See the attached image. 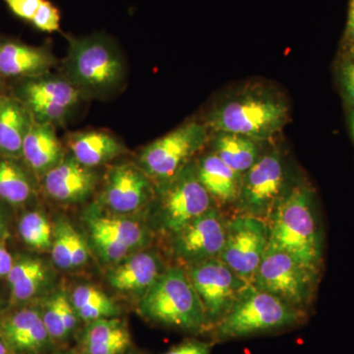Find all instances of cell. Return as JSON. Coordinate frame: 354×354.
<instances>
[{"mask_svg": "<svg viewBox=\"0 0 354 354\" xmlns=\"http://www.w3.org/2000/svg\"><path fill=\"white\" fill-rule=\"evenodd\" d=\"M270 244L286 251L321 274L323 232L315 193L307 183L291 184L267 221Z\"/></svg>", "mask_w": 354, "mask_h": 354, "instance_id": "6da1fadb", "label": "cell"}, {"mask_svg": "<svg viewBox=\"0 0 354 354\" xmlns=\"http://www.w3.org/2000/svg\"><path fill=\"white\" fill-rule=\"evenodd\" d=\"M288 120L290 106L285 97L274 88L254 85L218 102L206 125L216 132L234 133L263 143L279 134Z\"/></svg>", "mask_w": 354, "mask_h": 354, "instance_id": "7a4b0ae2", "label": "cell"}, {"mask_svg": "<svg viewBox=\"0 0 354 354\" xmlns=\"http://www.w3.org/2000/svg\"><path fill=\"white\" fill-rule=\"evenodd\" d=\"M137 307L142 318L160 327L193 335L209 332L201 300L180 266L167 267Z\"/></svg>", "mask_w": 354, "mask_h": 354, "instance_id": "3957f363", "label": "cell"}, {"mask_svg": "<svg viewBox=\"0 0 354 354\" xmlns=\"http://www.w3.org/2000/svg\"><path fill=\"white\" fill-rule=\"evenodd\" d=\"M308 312L247 285L225 317L209 333L214 342H228L254 335L295 329L307 321Z\"/></svg>", "mask_w": 354, "mask_h": 354, "instance_id": "277c9868", "label": "cell"}, {"mask_svg": "<svg viewBox=\"0 0 354 354\" xmlns=\"http://www.w3.org/2000/svg\"><path fill=\"white\" fill-rule=\"evenodd\" d=\"M67 39L64 76L84 97H104L122 86L127 67L111 39L102 35Z\"/></svg>", "mask_w": 354, "mask_h": 354, "instance_id": "5b68a950", "label": "cell"}, {"mask_svg": "<svg viewBox=\"0 0 354 354\" xmlns=\"http://www.w3.org/2000/svg\"><path fill=\"white\" fill-rule=\"evenodd\" d=\"M214 206L198 179L196 164L191 162L169 181L156 185L150 225L153 232L171 237Z\"/></svg>", "mask_w": 354, "mask_h": 354, "instance_id": "8992f818", "label": "cell"}, {"mask_svg": "<svg viewBox=\"0 0 354 354\" xmlns=\"http://www.w3.org/2000/svg\"><path fill=\"white\" fill-rule=\"evenodd\" d=\"M83 220L91 250L104 264H116L152 244L153 230L138 216L116 215L95 203Z\"/></svg>", "mask_w": 354, "mask_h": 354, "instance_id": "52a82bcc", "label": "cell"}, {"mask_svg": "<svg viewBox=\"0 0 354 354\" xmlns=\"http://www.w3.org/2000/svg\"><path fill=\"white\" fill-rule=\"evenodd\" d=\"M320 276L290 254L269 243L251 285L307 311L315 298Z\"/></svg>", "mask_w": 354, "mask_h": 354, "instance_id": "ba28073f", "label": "cell"}, {"mask_svg": "<svg viewBox=\"0 0 354 354\" xmlns=\"http://www.w3.org/2000/svg\"><path fill=\"white\" fill-rule=\"evenodd\" d=\"M209 138V127L190 121L147 145L139 155V167L156 185L183 171Z\"/></svg>", "mask_w": 354, "mask_h": 354, "instance_id": "9c48e42d", "label": "cell"}, {"mask_svg": "<svg viewBox=\"0 0 354 354\" xmlns=\"http://www.w3.org/2000/svg\"><path fill=\"white\" fill-rule=\"evenodd\" d=\"M290 185L285 157L274 147L243 174L241 194L234 204L236 214L267 221Z\"/></svg>", "mask_w": 354, "mask_h": 354, "instance_id": "30bf717a", "label": "cell"}, {"mask_svg": "<svg viewBox=\"0 0 354 354\" xmlns=\"http://www.w3.org/2000/svg\"><path fill=\"white\" fill-rule=\"evenodd\" d=\"M269 243L267 221L236 214L227 221L225 245L218 259L251 285Z\"/></svg>", "mask_w": 354, "mask_h": 354, "instance_id": "8fae6325", "label": "cell"}, {"mask_svg": "<svg viewBox=\"0 0 354 354\" xmlns=\"http://www.w3.org/2000/svg\"><path fill=\"white\" fill-rule=\"evenodd\" d=\"M18 99L31 111L36 122L62 124L84 99L64 75L46 73L26 78L18 88Z\"/></svg>", "mask_w": 354, "mask_h": 354, "instance_id": "7c38bea8", "label": "cell"}, {"mask_svg": "<svg viewBox=\"0 0 354 354\" xmlns=\"http://www.w3.org/2000/svg\"><path fill=\"white\" fill-rule=\"evenodd\" d=\"M227 221L220 208L214 206L171 235V253L177 266L187 269L220 258L225 245Z\"/></svg>", "mask_w": 354, "mask_h": 354, "instance_id": "4fadbf2b", "label": "cell"}, {"mask_svg": "<svg viewBox=\"0 0 354 354\" xmlns=\"http://www.w3.org/2000/svg\"><path fill=\"white\" fill-rule=\"evenodd\" d=\"M185 270L201 300L211 330L225 317L249 283L239 278L218 258Z\"/></svg>", "mask_w": 354, "mask_h": 354, "instance_id": "5bb4252c", "label": "cell"}, {"mask_svg": "<svg viewBox=\"0 0 354 354\" xmlns=\"http://www.w3.org/2000/svg\"><path fill=\"white\" fill-rule=\"evenodd\" d=\"M155 195V183L139 165L121 164L106 174L99 204L116 215L136 216L149 209Z\"/></svg>", "mask_w": 354, "mask_h": 354, "instance_id": "9a60e30c", "label": "cell"}, {"mask_svg": "<svg viewBox=\"0 0 354 354\" xmlns=\"http://www.w3.org/2000/svg\"><path fill=\"white\" fill-rule=\"evenodd\" d=\"M167 269L160 254L156 249L147 248L109 266L106 281L118 295L139 301Z\"/></svg>", "mask_w": 354, "mask_h": 354, "instance_id": "2e32d148", "label": "cell"}, {"mask_svg": "<svg viewBox=\"0 0 354 354\" xmlns=\"http://www.w3.org/2000/svg\"><path fill=\"white\" fill-rule=\"evenodd\" d=\"M0 337L12 354H50L55 346L39 308H22L3 317Z\"/></svg>", "mask_w": 354, "mask_h": 354, "instance_id": "e0dca14e", "label": "cell"}, {"mask_svg": "<svg viewBox=\"0 0 354 354\" xmlns=\"http://www.w3.org/2000/svg\"><path fill=\"white\" fill-rule=\"evenodd\" d=\"M94 169L80 164L71 153L43 177L44 192L53 201L77 204L86 201L97 187Z\"/></svg>", "mask_w": 354, "mask_h": 354, "instance_id": "ac0fdd59", "label": "cell"}, {"mask_svg": "<svg viewBox=\"0 0 354 354\" xmlns=\"http://www.w3.org/2000/svg\"><path fill=\"white\" fill-rule=\"evenodd\" d=\"M79 354H132L128 324L120 317L86 324L79 337Z\"/></svg>", "mask_w": 354, "mask_h": 354, "instance_id": "d6986e66", "label": "cell"}, {"mask_svg": "<svg viewBox=\"0 0 354 354\" xmlns=\"http://www.w3.org/2000/svg\"><path fill=\"white\" fill-rule=\"evenodd\" d=\"M57 58L48 48L16 41L0 43V74L2 77L32 78L50 73Z\"/></svg>", "mask_w": 354, "mask_h": 354, "instance_id": "ffe728a7", "label": "cell"}, {"mask_svg": "<svg viewBox=\"0 0 354 354\" xmlns=\"http://www.w3.org/2000/svg\"><path fill=\"white\" fill-rule=\"evenodd\" d=\"M65 157L64 147L55 127L34 121L22 148L26 165L37 176L44 177Z\"/></svg>", "mask_w": 354, "mask_h": 354, "instance_id": "44dd1931", "label": "cell"}, {"mask_svg": "<svg viewBox=\"0 0 354 354\" xmlns=\"http://www.w3.org/2000/svg\"><path fill=\"white\" fill-rule=\"evenodd\" d=\"M198 179L216 204L234 205L241 194L243 174L223 162L215 153H206L196 164Z\"/></svg>", "mask_w": 354, "mask_h": 354, "instance_id": "7402d4cb", "label": "cell"}, {"mask_svg": "<svg viewBox=\"0 0 354 354\" xmlns=\"http://www.w3.org/2000/svg\"><path fill=\"white\" fill-rule=\"evenodd\" d=\"M34 121L18 97L0 95V153L4 158L22 157L23 143Z\"/></svg>", "mask_w": 354, "mask_h": 354, "instance_id": "603a6c76", "label": "cell"}, {"mask_svg": "<svg viewBox=\"0 0 354 354\" xmlns=\"http://www.w3.org/2000/svg\"><path fill=\"white\" fill-rule=\"evenodd\" d=\"M91 248L87 239L67 218H58L53 225L51 260L62 271H76L88 264Z\"/></svg>", "mask_w": 354, "mask_h": 354, "instance_id": "cb8c5ba5", "label": "cell"}, {"mask_svg": "<svg viewBox=\"0 0 354 354\" xmlns=\"http://www.w3.org/2000/svg\"><path fill=\"white\" fill-rule=\"evenodd\" d=\"M68 145L71 155L80 164L91 169L106 164L127 151L113 135L97 130L71 135Z\"/></svg>", "mask_w": 354, "mask_h": 354, "instance_id": "d4e9b609", "label": "cell"}, {"mask_svg": "<svg viewBox=\"0 0 354 354\" xmlns=\"http://www.w3.org/2000/svg\"><path fill=\"white\" fill-rule=\"evenodd\" d=\"M44 326L55 346L68 342L81 322L69 295L59 288L44 298L39 307Z\"/></svg>", "mask_w": 354, "mask_h": 354, "instance_id": "484cf974", "label": "cell"}, {"mask_svg": "<svg viewBox=\"0 0 354 354\" xmlns=\"http://www.w3.org/2000/svg\"><path fill=\"white\" fill-rule=\"evenodd\" d=\"M7 279L10 286L11 299L14 302L28 301L50 283V268L39 258L24 257L14 263Z\"/></svg>", "mask_w": 354, "mask_h": 354, "instance_id": "4316f807", "label": "cell"}, {"mask_svg": "<svg viewBox=\"0 0 354 354\" xmlns=\"http://www.w3.org/2000/svg\"><path fill=\"white\" fill-rule=\"evenodd\" d=\"M261 142L234 134L216 132L213 152L228 167L244 174L262 155Z\"/></svg>", "mask_w": 354, "mask_h": 354, "instance_id": "83f0119b", "label": "cell"}, {"mask_svg": "<svg viewBox=\"0 0 354 354\" xmlns=\"http://www.w3.org/2000/svg\"><path fill=\"white\" fill-rule=\"evenodd\" d=\"M69 297L81 322L121 316L120 305L97 286L88 283L77 286Z\"/></svg>", "mask_w": 354, "mask_h": 354, "instance_id": "f1b7e54d", "label": "cell"}, {"mask_svg": "<svg viewBox=\"0 0 354 354\" xmlns=\"http://www.w3.org/2000/svg\"><path fill=\"white\" fill-rule=\"evenodd\" d=\"M32 194L31 180L15 158H0V198L9 204L21 205Z\"/></svg>", "mask_w": 354, "mask_h": 354, "instance_id": "f546056e", "label": "cell"}, {"mask_svg": "<svg viewBox=\"0 0 354 354\" xmlns=\"http://www.w3.org/2000/svg\"><path fill=\"white\" fill-rule=\"evenodd\" d=\"M18 230L22 241L38 251H50L53 241V225L48 216L39 211L28 212L21 218Z\"/></svg>", "mask_w": 354, "mask_h": 354, "instance_id": "4dcf8cb0", "label": "cell"}, {"mask_svg": "<svg viewBox=\"0 0 354 354\" xmlns=\"http://www.w3.org/2000/svg\"><path fill=\"white\" fill-rule=\"evenodd\" d=\"M35 28L41 32H55L60 29V12L55 4L44 0L31 21Z\"/></svg>", "mask_w": 354, "mask_h": 354, "instance_id": "1f68e13d", "label": "cell"}, {"mask_svg": "<svg viewBox=\"0 0 354 354\" xmlns=\"http://www.w3.org/2000/svg\"><path fill=\"white\" fill-rule=\"evenodd\" d=\"M339 83L346 104L354 109V58L346 59L339 66Z\"/></svg>", "mask_w": 354, "mask_h": 354, "instance_id": "d6a6232c", "label": "cell"}, {"mask_svg": "<svg viewBox=\"0 0 354 354\" xmlns=\"http://www.w3.org/2000/svg\"><path fill=\"white\" fill-rule=\"evenodd\" d=\"M14 15L31 22L44 0H3Z\"/></svg>", "mask_w": 354, "mask_h": 354, "instance_id": "836d02e7", "label": "cell"}, {"mask_svg": "<svg viewBox=\"0 0 354 354\" xmlns=\"http://www.w3.org/2000/svg\"><path fill=\"white\" fill-rule=\"evenodd\" d=\"M211 342L199 341V339H186L176 346H172L162 354H211Z\"/></svg>", "mask_w": 354, "mask_h": 354, "instance_id": "e575fe53", "label": "cell"}, {"mask_svg": "<svg viewBox=\"0 0 354 354\" xmlns=\"http://www.w3.org/2000/svg\"><path fill=\"white\" fill-rule=\"evenodd\" d=\"M342 48L348 53H354V0H349L348 20L342 38Z\"/></svg>", "mask_w": 354, "mask_h": 354, "instance_id": "d590c367", "label": "cell"}, {"mask_svg": "<svg viewBox=\"0 0 354 354\" xmlns=\"http://www.w3.org/2000/svg\"><path fill=\"white\" fill-rule=\"evenodd\" d=\"M13 259L6 247L0 245V278L8 276L13 267Z\"/></svg>", "mask_w": 354, "mask_h": 354, "instance_id": "8d00e7d4", "label": "cell"}, {"mask_svg": "<svg viewBox=\"0 0 354 354\" xmlns=\"http://www.w3.org/2000/svg\"><path fill=\"white\" fill-rule=\"evenodd\" d=\"M349 128H351V135L354 139V109H351L348 115Z\"/></svg>", "mask_w": 354, "mask_h": 354, "instance_id": "74e56055", "label": "cell"}, {"mask_svg": "<svg viewBox=\"0 0 354 354\" xmlns=\"http://www.w3.org/2000/svg\"><path fill=\"white\" fill-rule=\"evenodd\" d=\"M0 354H12L9 351V348H7L6 342L2 341L1 337H0Z\"/></svg>", "mask_w": 354, "mask_h": 354, "instance_id": "f35d334b", "label": "cell"}, {"mask_svg": "<svg viewBox=\"0 0 354 354\" xmlns=\"http://www.w3.org/2000/svg\"><path fill=\"white\" fill-rule=\"evenodd\" d=\"M4 230H6V227H4L3 218L0 215V237H2V235L4 234Z\"/></svg>", "mask_w": 354, "mask_h": 354, "instance_id": "ab89813d", "label": "cell"}, {"mask_svg": "<svg viewBox=\"0 0 354 354\" xmlns=\"http://www.w3.org/2000/svg\"><path fill=\"white\" fill-rule=\"evenodd\" d=\"M50 354H79L77 351H58V353H53Z\"/></svg>", "mask_w": 354, "mask_h": 354, "instance_id": "60d3db41", "label": "cell"}, {"mask_svg": "<svg viewBox=\"0 0 354 354\" xmlns=\"http://www.w3.org/2000/svg\"><path fill=\"white\" fill-rule=\"evenodd\" d=\"M1 74H0V82H1Z\"/></svg>", "mask_w": 354, "mask_h": 354, "instance_id": "b9f144b4", "label": "cell"}, {"mask_svg": "<svg viewBox=\"0 0 354 354\" xmlns=\"http://www.w3.org/2000/svg\"><path fill=\"white\" fill-rule=\"evenodd\" d=\"M132 354H135L134 353H133Z\"/></svg>", "mask_w": 354, "mask_h": 354, "instance_id": "7bdbcfd3", "label": "cell"}]
</instances>
